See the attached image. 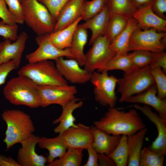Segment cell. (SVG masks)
<instances>
[{
  "mask_svg": "<svg viewBox=\"0 0 166 166\" xmlns=\"http://www.w3.org/2000/svg\"><path fill=\"white\" fill-rule=\"evenodd\" d=\"M93 125L109 134L127 136L146 127L135 108L124 112L115 108L109 107L102 117L94 121Z\"/></svg>",
  "mask_w": 166,
  "mask_h": 166,
  "instance_id": "1",
  "label": "cell"
},
{
  "mask_svg": "<svg viewBox=\"0 0 166 166\" xmlns=\"http://www.w3.org/2000/svg\"><path fill=\"white\" fill-rule=\"evenodd\" d=\"M1 117L6 125L3 140L6 150L31 136L35 131L34 124L29 115L19 109H6Z\"/></svg>",
  "mask_w": 166,
  "mask_h": 166,
  "instance_id": "2",
  "label": "cell"
},
{
  "mask_svg": "<svg viewBox=\"0 0 166 166\" xmlns=\"http://www.w3.org/2000/svg\"><path fill=\"white\" fill-rule=\"evenodd\" d=\"M38 87L29 78L18 75L6 83L3 93L6 99L12 104L36 108L40 107Z\"/></svg>",
  "mask_w": 166,
  "mask_h": 166,
  "instance_id": "3",
  "label": "cell"
},
{
  "mask_svg": "<svg viewBox=\"0 0 166 166\" xmlns=\"http://www.w3.org/2000/svg\"><path fill=\"white\" fill-rule=\"evenodd\" d=\"M118 79L117 92L121 94L119 101L125 102L128 98L143 92L155 84L149 66L142 68L133 67L124 73Z\"/></svg>",
  "mask_w": 166,
  "mask_h": 166,
  "instance_id": "4",
  "label": "cell"
},
{
  "mask_svg": "<svg viewBox=\"0 0 166 166\" xmlns=\"http://www.w3.org/2000/svg\"><path fill=\"white\" fill-rule=\"evenodd\" d=\"M21 5L24 22L38 36L53 32L55 23L43 4L38 0H24Z\"/></svg>",
  "mask_w": 166,
  "mask_h": 166,
  "instance_id": "5",
  "label": "cell"
},
{
  "mask_svg": "<svg viewBox=\"0 0 166 166\" xmlns=\"http://www.w3.org/2000/svg\"><path fill=\"white\" fill-rule=\"evenodd\" d=\"M18 74L29 78L39 86L68 84L51 60L29 63L22 67Z\"/></svg>",
  "mask_w": 166,
  "mask_h": 166,
  "instance_id": "6",
  "label": "cell"
},
{
  "mask_svg": "<svg viewBox=\"0 0 166 166\" xmlns=\"http://www.w3.org/2000/svg\"><path fill=\"white\" fill-rule=\"evenodd\" d=\"M108 72H93L89 81L93 86L95 101L102 106L115 108L118 100L115 90L118 79Z\"/></svg>",
  "mask_w": 166,
  "mask_h": 166,
  "instance_id": "7",
  "label": "cell"
},
{
  "mask_svg": "<svg viewBox=\"0 0 166 166\" xmlns=\"http://www.w3.org/2000/svg\"><path fill=\"white\" fill-rule=\"evenodd\" d=\"M110 41L106 34L97 38L85 54L84 68L92 73L97 70L101 72L115 53L110 47Z\"/></svg>",
  "mask_w": 166,
  "mask_h": 166,
  "instance_id": "8",
  "label": "cell"
},
{
  "mask_svg": "<svg viewBox=\"0 0 166 166\" xmlns=\"http://www.w3.org/2000/svg\"><path fill=\"white\" fill-rule=\"evenodd\" d=\"M166 36L165 32H158L154 29L135 30L131 36L129 44V51L144 50L154 53L164 51L166 45L162 42Z\"/></svg>",
  "mask_w": 166,
  "mask_h": 166,
  "instance_id": "9",
  "label": "cell"
},
{
  "mask_svg": "<svg viewBox=\"0 0 166 166\" xmlns=\"http://www.w3.org/2000/svg\"><path fill=\"white\" fill-rule=\"evenodd\" d=\"M77 92L76 86L68 84L38 85L40 106L45 108L51 105L57 104L62 107L76 98Z\"/></svg>",
  "mask_w": 166,
  "mask_h": 166,
  "instance_id": "10",
  "label": "cell"
},
{
  "mask_svg": "<svg viewBox=\"0 0 166 166\" xmlns=\"http://www.w3.org/2000/svg\"><path fill=\"white\" fill-rule=\"evenodd\" d=\"M47 34L37 36L36 38L35 41L38 47L33 52L26 55V58L29 63L54 60L64 57L75 59L70 48L61 49L57 48L49 40Z\"/></svg>",
  "mask_w": 166,
  "mask_h": 166,
  "instance_id": "11",
  "label": "cell"
},
{
  "mask_svg": "<svg viewBox=\"0 0 166 166\" xmlns=\"http://www.w3.org/2000/svg\"><path fill=\"white\" fill-rule=\"evenodd\" d=\"M56 66L63 77L73 84H82L89 81L92 73L82 68L75 59L63 57L55 60Z\"/></svg>",
  "mask_w": 166,
  "mask_h": 166,
  "instance_id": "12",
  "label": "cell"
},
{
  "mask_svg": "<svg viewBox=\"0 0 166 166\" xmlns=\"http://www.w3.org/2000/svg\"><path fill=\"white\" fill-rule=\"evenodd\" d=\"M134 108L140 111L156 126L157 136L148 148L151 150L164 156L166 154V120L153 112L149 106L138 104L132 105Z\"/></svg>",
  "mask_w": 166,
  "mask_h": 166,
  "instance_id": "13",
  "label": "cell"
},
{
  "mask_svg": "<svg viewBox=\"0 0 166 166\" xmlns=\"http://www.w3.org/2000/svg\"><path fill=\"white\" fill-rule=\"evenodd\" d=\"M61 134L67 148L86 149L91 146L93 139L90 127L81 123L69 128Z\"/></svg>",
  "mask_w": 166,
  "mask_h": 166,
  "instance_id": "14",
  "label": "cell"
},
{
  "mask_svg": "<svg viewBox=\"0 0 166 166\" xmlns=\"http://www.w3.org/2000/svg\"><path fill=\"white\" fill-rule=\"evenodd\" d=\"M40 137L34 134L20 143L22 147L18 150L17 161L20 166H44L47 157L38 154L35 150Z\"/></svg>",
  "mask_w": 166,
  "mask_h": 166,
  "instance_id": "15",
  "label": "cell"
},
{
  "mask_svg": "<svg viewBox=\"0 0 166 166\" xmlns=\"http://www.w3.org/2000/svg\"><path fill=\"white\" fill-rule=\"evenodd\" d=\"M28 39L26 33L22 32L13 43L8 39L0 42V65L13 60L18 68Z\"/></svg>",
  "mask_w": 166,
  "mask_h": 166,
  "instance_id": "16",
  "label": "cell"
},
{
  "mask_svg": "<svg viewBox=\"0 0 166 166\" xmlns=\"http://www.w3.org/2000/svg\"><path fill=\"white\" fill-rule=\"evenodd\" d=\"M152 4L136 10L132 17L137 22L139 29L147 30L154 29L159 32L166 31V20L158 16L152 10Z\"/></svg>",
  "mask_w": 166,
  "mask_h": 166,
  "instance_id": "17",
  "label": "cell"
},
{
  "mask_svg": "<svg viewBox=\"0 0 166 166\" xmlns=\"http://www.w3.org/2000/svg\"><path fill=\"white\" fill-rule=\"evenodd\" d=\"M157 94V89L155 84L145 91L130 97L125 102L143 104L150 106L157 112L161 118L166 120V99L160 98Z\"/></svg>",
  "mask_w": 166,
  "mask_h": 166,
  "instance_id": "18",
  "label": "cell"
},
{
  "mask_svg": "<svg viewBox=\"0 0 166 166\" xmlns=\"http://www.w3.org/2000/svg\"><path fill=\"white\" fill-rule=\"evenodd\" d=\"M90 128L93 136L92 147L98 153L109 155L119 143L121 136L107 134L93 125Z\"/></svg>",
  "mask_w": 166,
  "mask_h": 166,
  "instance_id": "19",
  "label": "cell"
},
{
  "mask_svg": "<svg viewBox=\"0 0 166 166\" xmlns=\"http://www.w3.org/2000/svg\"><path fill=\"white\" fill-rule=\"evenodd\" d=\"M83 103L81 99L76 97L62 107L61 115L53 122L54 124H59L53 129L55 133L62 134L69 128L76 126L75 123L76 119L73 113L76 109L81 107Z\"/></svg>",
  "mask_w": 166,
  "mask_h": 166,
  "instance_id": "20",
  "label": "cell"
},
{
  "mask_svg": "<svg viewBox=\"0 0 166 166\" xmlns=\"http://www.w3.org/2000/svg\"><path fill=\"white\" fill-rule=\"evenodd\" d=\"M84 1L70 0L68 2L60 13L55 23L53 32L63 29L81 17Z\"/></svg>",
  "mask_w": 166,
  "mask_h": 166,
  "instance_id": "21",
  "label": "cell"
},
{
  "mask_svg": "<svg viewBox=\"0 0 166 166\" xmlns=\"http://www.w3.org/2000/svg\"><path fill=\"white\" fill-rule=\"evenodd\" d=\"M110 15L106 5L99 13L81 24L83 27L91 31L92 35L89 43V45L98 37L106 34Z\"/></svg>",
  "mask_w": 166,
  "mask_h": 166,
  "instance_id": "22",
  "label": "cell"
},
{
  "mask_svg": "<svg viewBox=\"0 0 166 166\" xmlns=\"http://www.w3.org/2000/svg\"><path fill=\"white\" fill-rule=\"evenodd\" d=\"M137 29H139L137 21L132 17L130 18L125 29L110 43V47L115 53V55L128 54L129 51V44L131 36Z\"/></svg>",
  "mask_w": 166,
  "mask_h": 166,
  "instance_id": "23",
  "label": "cell"
},
{
  "mask_svg": "<svg viewBox=\"0 0 166 166\" xmlns=\"http://www.w3.org/2000/svg\"><path fill=\"white\" fill-rule=\"evenodd\" d=\"M38 144L40 148L48 151L49 154L47 157L48 164L52 163L56 158L62 157L67 149L60 134L53 138L40 137Z\"/></svg>",
  "mask_w": 166,
  "mask_h": 166,
  "instance_id": "24",
  "label": "cell"
},
{
  "mask_svg": "<svg viewBox=\"0 0 166 166\" xmlns=\"http://www.w3.org/2000/svg\"><path fill=\"white\" fill-rule=\"evenodd\" d=\"M147 128L145 127L135 134L127 136L128 157L127 166H139L140 154Z\"/></svg>",
  "mask_w": 166,
  "mask_h": 166,
  "instance_id": "25",
  "label": "cell"
},
{
  "mask_svg": "<svg viewBox=\"0 0 166 166\" xmlns=\"http://www.w3.org/2000/svg\"><path fill=\"white\" fill-rule=\"evenodd\" d=\"M81 20L80 17L63 29L47 34L48 39L54 46L60 49L70 48L75 32Z\"/></svg>",
  "mask_w": 166,
  "mask_h": 166,
  "instance_id": "26",
  "label": "cell"
},
{
  "mask_svg": "<svg viewBox=\"0 0 166 166\" xmlns=\"http://www.w3.org/2000/svg\"><path fill=\"white\" fill-rule=\"evenodd\" d=\"M88 38L87 29L81 24L78 25L74 33L70 48L75 59L81 66L85 63L84 49Z\"/></svg>",
  "mask_w": 166,
  "mask_h": 166,
  "instance_id": "27",
  "label": "cell"
},
{
  "mask_svg": "<svg viewBox=\"0 0 166 166\" xmlns=\"http://www.w3.org/2000/svg\"><path fill=\"white\" fill-rule=\"evenodd\" d=\"M83 149L68 148L64 155L60 158L54 160L48 166H80L83 156Z\"/></svg>",
  "mask_w": 166,
  "mask_h": 166,
  "instance_id": "28",
  "label": "cell"
},
{
  "mask_svg": "<svg viewBox=\"0 0 166 166\" xmlns=\"http://www.w3.org/2000/svg\"><path fill=\"white\" fill-rule=\"evenodd\" d=\"M110 14L106 34L111 42L125 29L130 19L119 14Z\"/></svg>",
  "mask_w": 166,
  "mask_h": 166,
  "instance_id": "29",
  "label": "cell"
},
{
  "mask_svg": "<svg viewBox=\"0 0 166 166\" xmlns=\"http://www.w3.org/2000/svg\"><path fill=\"white\" fill-rule=\"evenodd\" d=\"M107 6L110 14H116L129 19L136 10L130 0H108Z\"/></svg>",
  "mask_w": 166,
  "mask_h": 166,
  "instance_id": "30",
  "label": "cell"
},
{
  "mask_svg": "<svg viewBox=\"0 0 166 166\" xmlns=\"http://www.w3.org/2000/svg\"><path fill=\"white\" fill-rule=\"evenodd\" d=\"M127 136L123 135L114 150L109 156L113 160L116 166H127L128 149Z\"/></svg>",
  "mask_w": 166,
  "mask_h": 166,
  "instance_id": "31",
  "label": "cell"
},
{
  "mask_svg": "<svg viewBox=\"0 0 166 166\" xmlns=\"http://www.w3.org/2000/svg\"><path fill=\"white\" fill-rule=\"evenodd\" d=\"M108 0H92L84 2L81 17L85 21L99 13L107 4Z\"/></svg>",
  "mask_w": 166,
  "mask_h": 166,
  "instance_id": "32",
  "label": "cell"
},
{
  "mask_svg": "<svg viewBox=\"0 0 166 166\" xmlns=\"http://www.w3.org/2000/svg\"><path fill=\"white\" fill-rule=\"evenodd\" d=\"M133 67L129 54L119 56L115 55L109 61L101 72L118 69L122 70L124 73Z\"/></svg>",
  "mask_w": 166,
  "mask_h": 166,
  "instance_id": "33",
  "label": "cell"
},
{
  "mask_svg": "<svg viewBox=\"0 0 166 166\" xmlns=\"http://www.w3.org/2000/svg\"><path fill=\"white\" fill-rule=\"evenodd\" d=\"M165 156L144 147L141 152L139 166H163Z\"/></svg>",
  "mask_w": 166,
  "mask_h": 166,
  "instance_id": "34",
  "label": "cell"
},
{
  "mask_svg": "<svg viewBox=\"0 0 166 166\" xmlns=\"http://www.w3.org/2000/svg\"><path fill=\"white\" fill-rule=\"evenodd\" d=\"M129 54L133 67L142 68L149 65L153 58L154 52L144 50H136Z\"/></svg>",
  "mask_w": 166,
  "mask_h": 166,
  "instance_id": "35",
  "label": "cell"
},
{
  "mask_svg": "<svg viewBox=\"0 0 166 166\" xmlns=\"http://www.w3.org/2000/svg\"><path fill=\"white\" fill-rule=\"evenodd\" d=\"M150 71L154 80L157 89V96L164 99L166 97V76L165 73L159 67H150Z\"/></svg>",
  "mask_w": 166,
  "mask_h": 166,
  "instance_id": "36",
  "label": "cell"
},
{
  "mask_svg": "<svg viewBox=\"0 0 166 166\" xmlns=\"http://www.w3.org/2000/svg\"><path fill=\"white\" fill-rule=\"evenodd\" d=\"M70 0H38L47 9L55 24L61 10Z\"/></svg>",
  "mask_w": 166,
  "mask_h": 166,
  "instance_id": "37",
  "label": "cell"
},
{
  "mask_svg": "<svg viewBox=\"0 0 166 166\" xmlns=\"http://www.w3.org/2000/svg\"><path fill=\"white\" fill-rule=\"evenodd\" d=\"M17 24H22L23 19L21 3L19 0H4Z\"/></svg>",
  "mask_w": 166,
  "mask_h": 166,
  "instance_id": "38",
  "label": "cell"
},
{
  "mask_svg": "<svg viewBox=\"0 0 166 166\" xmlns=\"http://www.w3.org/2000/svg\"><path fill=\"white\" fill-rule=\"evenodd\" d=\"M18 29L17 24L11 26L6 24L2 20L0 21V36L5 39L15 41L18 36Z\"/></svg>",
  "mask_w": 166,
  "mask_h": 166,
  "instance_id": "39",
  "label": "cell"
},
{
  "mask_svg": "<svg viewBox=\"0 0 166 166\" xmlns=\"http://www.w3.org/2000/svg\"><path fill=\"white\" fill-rule=\"evenodd\" d=\"M0 18L9 25L14 26L17 24L14 17L10 11L4 0H0Z\"/></svg>",
  "mask_w": 166,
  "mask_h": 166,
  "instance_id": "40",
  "label": "cell"
},
{
  "mask_svg": "<svg viewBox=\"0 0 166 166\" xmlns=\"http://www.w3.org/2000/svg\"><path fill=\"white\" fill-rule=\"evenodd\" d=\"M17 68L16 63L13 60L0 65V86L5 83L10 73Z\"/></svg>",
  "mask_w": 166,
  "mask_h": 166,
  "instance_id": "41",
  "label": "cell"
},
{
  "mask_svg": "<svg viewBox=\"0 0 166 166\" xmlns=\"http://www.w3.org/2000/svg\"><path fill=\"white\" fill-rule=\"evenodd\" d=\"M150 67H159L166 73V53L164 51L154 53L152 61Z\"/></svg>",
  "mask_w": 166,
  "mask_h": 166,
  "instance_id": "42",
  "label": "cell"
},
{
  "mask_svg": "<svg viewBox=\"0 0 166 166\" xmlns=\"http://www.w3.org/2000/svg\"><path fill=\"white\" fill-rule=\"evenodd\" d=\"M152 8L155 14L160 17L165 19L164 14L166 12V0H154Z\"/></svg>",
  "mask_w": 166,
  "mask_h": 166,
  "instance_id": "43",
  "label": "cell"
},
{
  "mask_svg": "<svg viewBox=\"0 0 166 166\" xmlns=\"http://www.w3.org/2000/svg\"><path fill=\"white\" fill-rule=\"evenodd\" d=\"M88 153V159L86 163L83 166H99L98 153L90 146L86 149Z\"/></svg>",
  "mask_w": 166,
  "mask_h": 166,
  "instance_id": "44",
  "label": "cell"
},
{
  "mask_svg": "<svg viewBox=\"0 0 166 166\" xmlns=\"http://www.w3.org/2000/svg\"><path fill=\"white\" fill-rule=\"evenodd\" d=\"M99 166H116L113 159L109 155L98 153Z\"/></svg>",
  "mask_w": 166,
  "mask_h": 166,
  "instance_id": "45",
  "label": "cell"
},
{
  "mask_svg": "<svg viewBox=\"0 0 166 166\" xmlns=\"http://www.w3.org/2000/svg\"><path fill=\"white\" fill-rule=\"evenodd\" d=\"M0 166H20V165L17 161L12 157L0 154Z\"/></svg>",
  "mask_w": 166,
  "mask_h": 166,
  "instance_id": "46",
  "label": "cell"
},
{
  "mask_svg": "<svg viewBox=\"0 0 166 166\" xmlns=\"http://www.w3.org/2000/svg\"><path fill=\"white\" fill-rule=\"evenodd\" d=\"M136 10L144 6L153 4L154 0H130Z\"/></svg>",
  "mask_w": 166,
  "mask_h": 166,
  "instance_id": "47",
  "label": "cell"
},
{
  "mask_svg": "<svg viewBox=\"0 0 166 166\" xmlns=\"http://www.w3.org/2000/svg\"><path fill=\"white\" fill-rule=\"evenodd\" d=\"M21 2V3L22 1H23L24 0H19Z\"/></svg>",
  "mask_w": 166,
  "mask_h": 166,
  "instance_id": "48",
  "label": "cell"
}]
</instances>
